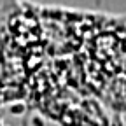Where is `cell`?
Here are the masks:
<instances>
[{"label":"cell","instance_id":"obj_1","mask_svg":"<svg viewBox=\"0 0 126 126\" xmlns=\"http://www.w3.org/2000/svg\"><path fill=\"white\" fill-rule=\"evenodd\" d=\"M23 49H9L26 93L72 126H109L126 107V30L84 16L42 12Z\"/></svg>","mask_w":126,"mask_h":126}]
</instances>
